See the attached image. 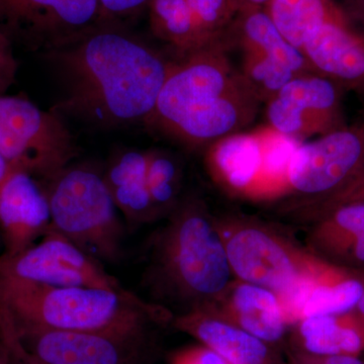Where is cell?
I'll return each mask as SVG.
<instances>
[{"label": "cell", "mask_w": 364, "mask_h": 364, "mask_svg": "<svg viewBox=\"0 0 364 364\" xmlns=\"http://www.w3.org/2000/svg\"><path fill=\"white\" fill-rule=\"evenodd\" d=\"M168 215L152 242L151 287L183 313L213 308L235 280L217 223L193 196L181 198Z\"/></svg>", "instance_id": "3"}, {"label": "cell", "mask_w": 364, "mask_h": 364, "mask_svg": "<svg viewBox=\"0 0 364 364\" xmlns=\"http://www.w3.org/2000/svg\"><path fill=\"white\" fill-rule=\"evenodd\" d=\"M78 152L61 114L0 95V155L11 172H25L44 184L71 165Z\"/></svg>", "instance_id": "8"}, {"label": "cell", "mask_w": 364, "mask_h": 364, "mask_svg": "<svg viewBox=\"0 0 364 364\" xmlns=\"http://www.w3.org/2000/svg\"><path fill=\"white\" fill-rule=\"evenodd\" d=\"M231 45L219 41L177 60L146 126L169 136L176 128L208 114L246 81L228 57Z\"/></svg>", "instance_id": "6"}, {"label": "cell", "mask_w": 364, "mask_h": 364, "mask_svg": "<svg viewBox=\"0 0 364 364\" xmlns=\"http://www.w3.org/2000/svg\"><path fill=\"white\" fill-rule=\"evenodd\" d=\"M296 325L310 355L359 356L364 352V322L352 310L306 318Z\"/></svg>", "instance_id": "23"}, {"label": "cell", "mask_w": 364, "mask_h": 364, "mask_svg": "<svg viewBox=\"0 0 364 364\" xmlns=\"http://www.w3.org/2000/svg\"><path fill=\"white\" fill-rule=\"evenodd\" d=\"M148 11L151 32L168 45L178 60L219 42L203 33L188 0H151Z\"/></svg>", "instance_id": "24"}, {"label": "cell", "mask_w": 364, "mask_h": 364, "mask_svg": "<svg viewBox=\"0 0 364 364\" xmlns=\"http://www.w3.org/2000/svg\"><path fill=\"white\" fill-rule=\"evenodd\" d=\"M309 364H364V361L355 355H310Z\"/></svg>", "instance_id": "32"}, {"label": "cell", "mask_w": 364, "mask_h": 364, "mask_svg": "<svg viewBox=\"0 0 364 364\" xmlns=\"http://www.w3.org/2000/svg\"><path fill=\"white\" fill-rule=\"evenodd\" d=\"M0 275L54 287L123 289L100 261L52 230L18 255L0 256Z\"/></svg>", "instance_id": "11"}, {"label": "cell", "mask_w": 364, "mask_h": 364, "mask_svg": "<svg viewBox=\"0 0 364 364\" xmlns=\"http://www.w3.org/2000/svg\"><path fill=\"white\" fill-rule=\"evenodd\" d=\"M363 289L364 269H348L331 263L277 299L287 325H296L306 318L349 312Z\"/></svg>", "instance_id": "14"}, {"label": "cell", "mask_w": 364, "mask_h": 364, "mask_svg": "<svg viewBox=\"0 0 364 364\" xmlns=\"http://www.w3.org/2000/svg\"><path fill=\"white\" fill-rule=\"evenodd\" d=\"M16 61L9 51V41L0 33V92L14 80Z\"/></svg>", "instance_id": "31"}, {"label": "cell", "mask_w": 364, "mask_h": 364, "mask_svg": "<svg viewBox=\"0 0 364 364\" xmlns=\"http://www.w3.org/2000/svg\"><path fill=\"white\" fill-rule=\"evenodd\" d=\"M183 169L181 160L163 150L148 151L147 184L157 219L181 202Z\"/></svg>", "instance_id": "26"}, {"label": "cell", "mask_w": 364, "mask_h": 364, "mask_svg": "<svg viewBox=\"0 0 364 364\" xmlns=\"http://www.w3.org/2000/svg\"><path fill=\"white\" fill-rule=\"evenodd\" d=\"M151 0H98L102 25H114L117 21L135 16L149 7Z\"/></svg>", "instance_id": "29"}, {"label": "cell", "mask_w": 364, "mask_h": 364, "mask_svg": "<svg viewBox=\"0 0 364 364\" xmlns=\"http://www.w3.org/2000/svg\"><path fill=\"white\" fill-rule=\"evenodd\" d=\"M0 364H6V361H4V359L0 356Z\"/></svg>", "instance_id": "40"}, {"label": "cell", "mask_w": 364, "mask_h": 364, "mask_svg": "<svg viewBox=\"0 0 364 364\" xmlns=\"http://www.w3.org/2000/svg\"><path fill=\"white\" fill-rule=\"evenodd\" d=\"M352 311L364 322V289L363 294H361L360 298L358 299V304L352 309Z\"/></svg>", "instance_id": "38"}, {"label": "cell", "mask_w": 364, "mask_h": 364, "mask_svg": "<svg viewBox=\"0 0 364 364\" xmlns=\"http://www.w3.org/2000/svg\"><path fill=\"white\" fill-rule=\"evenodd\" d=\"M264 129L233 134L208 146L205 163L213 181L231 195L251 198L259 179Z\"/></svg>", "instance_id": "16"}, {"label": "cell", "mask_w": 364, "mask_h": 364, "mask_svg": "<svg viewBox=\"0 0 364 364\" xmlns=\"http://www.w3.org/2000/svg\"><path fill=\"white\" fill-rule=\"evenodd\" d=\"M350 202H364V183L360 188L356 189L353 193L344 203H350ZM341 203V205H342Z\"/></svg>", "instance_id": "36"}, {"label": "cell", "mask_w": 364, "mask_h": 364, "mask_svg": "<svg viewBox=\"0 0 364 364\" xmlns=\"http://www.w3.org/2000/svg\"><path fill=\"white\" fill-rule=\"evenodd\" d=\"M65 97L53 107L102 128L147 124L176 61L114 25H100L47 53Z\"/></svg>", "instance_id": "1"}, {"label": "cell", "mask_w": 364, "mask_h": 364, "mask_svg": "<svg viewBox=\"0 0 364 364\" xmlns=\"http://www.w3.org/2000/svg\"><path fill=\"white\" fill-rule=\"evenodd\" d=\"M310 251L337 267L364 269V202L342 203L316 218Z\"/></svg>", "instance_id": "19"}, {"label": "cell", "mask_w": 364, "mask_h": 364, "mask_svg": "<svg viewBox=\"0 0 364 364\" xmlns=\"http://www.w3.org/2000/svg\"><path fill=\"white\" fill-rule=\"evenodd\" d=\"M270 0H235L239 13L248 9H263Z\"/></svg>", "instance_id": "34"}, {"label": "cell", "mask_w": 364, "mask_h": 364, "mask_svg": "<svg viewBox=\"0 0 364 364\" xmlns=\"http://www.w3.org/2000/svg\"><path fill=\"white\" fill-rule=\"evenodd\" d=\"M51 228V210L42 182L25 172H11L0 186V233L11 257L40 241Z\"/></svg>", "instance_id": "13"}, {"label": "cell", "mask_w": 364, "mask_h": 364, "mask_svg": "<svg viewBox=\"0 0 364 364\" xmlns=\"http://www.w3.org/2000/svg\"><path fill=\"white\" fill-rule=\"evenodd\" d=\"M124 364H155V348L139 354Z\"/></svg>", "instance_id": "35"}, {"label": "cell", "mask_w": 364, "mask_h": 364, "mask_svg": "<svg viewBox=\"0 0 364 364\" xmlns=\"http://www.w3.org/2000/svg\"><path fill=\"white\" fill-rule=\"evenodd\" d=\"M343 92L315 72L296 76L267 102L268 127L299 142L337 130L346 124Z\"/></svg>", "instance_id": "12"}, {"label": "cell", "mask_w": 364, "mask_h": 364, "mask_svg": "<svg viewBox=\"0 0 364 364\" xmlns=\"http://www.w3.org/2000/svg\"><path fill=\"white\" fill-rule=\"evenodd\" d=\"M208 310L269 345L280 341L289 326L277 294L236 279Z\"/></svg>", "instance_id": "18"}, {"label": "cell", "mask_w": 364, "mask_h": 364, "mask_svg": "<svg viewBox=\"0 0 364 364\" xmlns=\"http://www.w3.org/2000/svg\"><path fill=\"white\" fill-rule=\"evenodd\" d=\"M23 355H25L26 364H43L39 363V361L35 360V359L30 358V356L26 355V353H23Z\"/></svg>", "instance_id": "39"}, {"label": "cell", "mask_w": 364, "mask_h": 364, "mask_svg": "<svg viewBox=\"0 0 364 364\" xmlns=\"http://www.w3.org/2000/svg\"><path fill=\"white\" fill-rule=\"evenodd\" d=\"M173 324L228 363L275 364L269 344L225 320L214 311H189L179 315Z\"/></svg>", "instance_id": "17"}, {"label": "cell", "mask_w": 364, "mask_h": 364, "mask_svg": "<svg viewBox=\"0 0 364 364\" xmlns=\"http://www.w3.org/2000/svg\"><path fill=\"white\" fill-rule=\"evenodd\" d=\"M228 39L232 47L275 60L296 75L313 72L303 52L286 40L263 9L239 13L228 32Z\"/></svg>", "instance_id": "21"}, {"label": "cell", "mask_w": 364, "mask_h": 364, "mask_svg": "<svg viewBox=\"0 0 364 364\" xmlns=\"http://www.w3.org/2000/svg\"><path fill=\"white\" fill-rule=\"evenodd\" d=\"M0 317L62 331L138 334L168 322L169 311L124 289L42 286L0 275Z\"/></svg>", "instance_id": "2"}, {"label": "cell", "mask_w": 364, "mask_h": 364, "mask_svg": "<svg viewBox=\"0 0 364 364\" xmlns=\"http://www.w3.org/2000/svg\"><path fill=\"white\" fill-rule=\"evenodd\" d=\"M215 223L235 279L277 296L329 264L258 223L241 219Z\"/></svg>", "instance_id": "7"}, {"label": "cell", "mask_w": 364, "mask_h": 364, "mask_svg": "<svg viewBox=\"0 0 364 364\" xmlns=\"http://www.w3.org/2000/svg\"><path fill=\"white\" fill-rule=\"evenodd\" d=\"M100 25L98 0H0V33L46 53Z\"/></svg>", "instance_id": "9"}, {"label": "cell", "mask_w": 364, "mask_h": 364, "mask_svg": "<svg viewBox=\"0 0 364 364\" xmlns=\"http://www.w3.org/2000/svg\"><path fill=\"white\" fill-rule=\"evenodd\" d=\"M301 143L273 131L269 127L264 128L262 168L251 200H274L287 195L289 164Z\"/></svg>", "instance_id": "25"}, {"label": "cell", "mask_w": 364, "mask_h": 364, "mask_svg": "<svg viewBox=\"0 0 364 364\" xmlns=\"http://www.w3.org/2000/svg\"><path fill=\"white\" fill-rule=\"evenodd\" d=\"M364 183V119L345 124L294 151L287 195L314 218L341 205Z\"/></svg>", "instance_id": "5"}, {"label": "cell", "mask_w": 364, "mask_h": 364, "mask_svg": "<svg viewBox=\"0 0 364 364\" xmlns=\"http://www.w3.org/2000/svg\"><path fill=\"white\" fill-rule=\"evenodd\" d=\"M169 364H230L203 345L186 347L171 354Z\"/></svg>", "instance_id": "30"}, {"label": "cell", "mask_w": 364, "mask_h": 364, "mask_svg": "<svg viewBox=\"0 0 364 364\" xmlns=\"http://www.w3.org/2000/svg\"><path fill=\"white\" fill-rule=\"evenodd\" d=\"M188 4L198 26L210 35L226 32L239 14L235 0H188Z\"/></svg>", "instance_id": "28"}, {"label": "cell", "mask_w": 364, "mask_h": 364, "mask_svg": "<svg viewBox=\"0 0 364 364\" xmlns=\"http://www.w3.org/2000/svg\"><path fill=\"white\" fill-rule=\"evenodd\" d=\"M241 74L260 102H267L296 75L287 67L254 52H242Z\"/></svg>", "instance_id": "27"}, {"label": "cell", "mask_w": 364, "mask_h": 364, "mask_svg": "<svg viewBox=\"0 0 364 364\" xmlns=\"http://www.w3.org/2000/svg\"><path fill=\"white\" fill-rule=\"evenodd\" d=\"M43 186L51 210L50 230L98 261L119 260L124 229L104 172L90 164H71Z\"/></svg>", "instance_id": "4"}, {"label": "cell", "mask_w": 364, "mask_h": 364, "mask_svg": "<svg viewBox=\"0 0 364 364\" xmlns=\"http://www.w3.org/2000/svg\"><path fill=\"white\" fill-rule=\"evenodd\" d=\"M148 151L129 150L112 159L104 181L117 210L133 226L157 219L147 184Z\"/></svg>", "instance_id": "20"}, {"label": "cell", "mask_w": 364, "mask_h": 364, "mask_svg": "<svg viewBox=\"0 0 364 364\" xmlns=\"http://www.w3.org/2000/svg\"><path fill=\"white\" fill-rule=\"evenodd\" d=\"M315 73L364 95V35L351 23L323 26L301 50Z\"/></svg>", "instance_id": "15"}, {"label": "cell", "mask_w": 364, "mask_h": 364, "mask_svg": "<svg viewBox=\"0 0 364 364\" xmlns=\"http://www.w3.org/2000/svg\"><path fill=\"white\" fill-rule=\"evenodd\" d=\"M342 7L351 21H358L364 28V0H342Z\"/></svg>", "instance_id": "33"}, {"label": "cell", "mask_w": 364, "mask_h": 364, "mask_svg": "<svg viewBox=\"0 0 364 364\" xmlns=\"http://www.w3.org/2000/svg\"><path fill=\"white\" fill-rule=\"evenodd\" d=\"M263 9L279 33L299 50L323 26L352 21L335 0H270Z\"/></svg>", "instance_id": "22"}, {"label": "cell", "mask_w": 364, "mask_h": 364, "mask_svg": "<svg viewBox=\"0 0 364 364\" xmlns=\"http://www.w3.org/2000/svg\"><path fill=\"white\" fill-rule=\"evenodd\" d=\"M2 324L14 332L23 353L43 364H124L155 348L152 333L114 334L62 331Z\"/></svg>", "instance_id": "10"}, {"label": "cell", "mask_w": 364, "mask_h": 364, "mask_svg": "<svg viewBox=\"0 0 364 364\" xmlns=\"http://www.w3.org/2000/svg\"><path fill=\"white\" fill-rule=\"evenodd\" d=\"M9 173H11V169H9L6 160L0 155V186H1L2 182L6 181Z\"/></svg>", "instance_id": "37"}]
</instances>
